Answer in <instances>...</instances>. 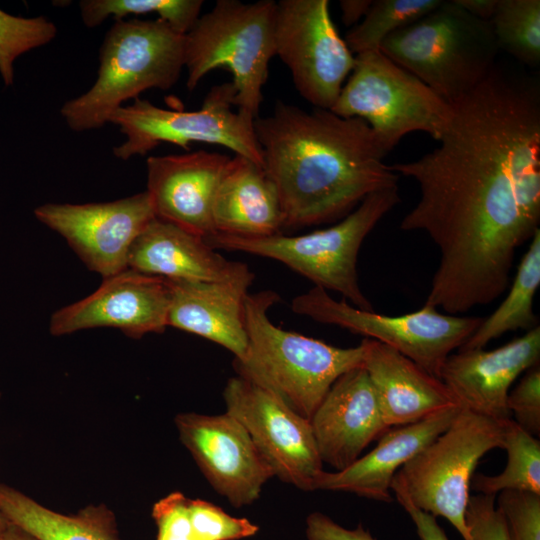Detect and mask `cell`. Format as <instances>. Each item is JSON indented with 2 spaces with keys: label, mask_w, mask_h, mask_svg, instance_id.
I'll use <instances>...</instances> for the list:
<instances>
[{
  "label": "cell",
  "mask_w": 540,
  "mask_h": 540,
  "mask_svg": "<svg viewBox=\"0 0 540 540\" xmlns=\"http://www.w3.org/2000/svg\"><path fill=\"white\" fill-rule=\"evenodd\" d=\"M254 130L284 228L343 219L368 195L398 186L399 175L384 162L388 153L361 118L277 101Z\"/></svg>",
  "instance_id": "1"
},
{
  "label": "cell",
  "mask_w": 540,
  "mask_h": 540,
  "mask_svg": "<svg viewBox=\"0 0 540 540\" xmlns=\"http://www.w3.org/2000/svg\"><path fill=\"white\" fill-rule=\"evenodd\" d=\"M272 290L249 293L245 302L248 348L234 368L310 420L334 382L362 367L363 347L339 348L297 332L283 330L269 318L279 302Z\"/></svg>",
  "instance_id": "2"
},
{
  "label": "cell",
  "mask_w": 540,
  "mask_h": 540,
  "mask_svg": "<svg viewBox=\"0 0 540 540\" xmlns=\"http://www.w3.org/2000/svg\"><path fill=\"white\" fill-rule=\"evenodd\" d=\"M184 67L185 34L159 18L115 20L99 49L94 84L66 101L60 114L73 131L98 129L125 101L147 89L173 87Z\"/></svg>",
  "instance_id": "3"
},
{
  "label": "cell",
  "mask_w": 540,
  "mask_h": 540,
  "mask_svg": "<svg viewBox=\"0 0 540 540\" xmlns=\"http://www.w3.org/2000/svg\"><path fill=\"white\" fill-rule=\"evenodd\" d=\"M379 50L451 105L488 76L499 52L490 22L454 0L392 33Z\"/></svg>",
  "instance_id": "4"
},
{
  "label": "cell",
  "mask_w": 540,
  "mask_h": 540,
  "mask_svg": "<svg viewBox=\"0 0 540 540\" xmlns=\"http://www.w3.org/2000/svg\"><path fill=\"white\" fill-rule=\"evenodd\" d=\"M401 201L398 186L368 195L340 222L299 236L243 237L216 233L213 249L240 251L279 261L315 286L343 295L356 308L372 311L357 273L360 247L376 224Z\"/></svg>",
  "instance_id": "5"
},
{
  "label": "cell",
  "mask_w": 540,
  "mask_h": 540,
  "mask_svg": "<svg viewBox=\"0 0 540 540\" xmlns=\"http://www.w3.org/2000/svg\"><path fill=\"white\" fill-rule=\"evenodd\" d=\"M276 2L218 0L185 34L186 86L193 91L209 72H231L238 111L259 117L269 63L275 56Z\"/></svg>",
  "instance_id": "6"
},
{
  "label": "cell",
  "mask_w": 540,
  "mask_h": 540,
  "mask_svg": "<svg viewBox=\"0 0 540 540\" xmlns=\"http://www.w3.org/2000/svg\"><path fill=\"white\" fill-rule=\"evenodd\" d=\"M365 120L389 153L408 133L422 131L439 140L452 105L380 50L355 56L354 67L331 109Z\"/></svg>",
  "instance_id": "7"
},
{
  "label": "cell",
  "mask_w": 540,
  "mask_h": 540,
  "mask_svg": "<svg viewBox=\"0 0 540 540\" xmlns=\"http://www.w3.org/2000/svg\"><path fill=\"white\" fill-rule=\"evenodd\" d=\"M506 420L461 408L450 426L394 476L416 507L448 520L463 540H471L465 513L475 468L486 453L503 448Z\"/></svg>",
  "instance_id": "8"
},
{
  "label": "cell",
  "mask_w": 540,
  "mask_h": 540,
  "mask_svg": "<svg viewBox=\"0 0 540 540\" xmlns=\"http://www.w3.org/2000/svg\"><path fill=\"white\" fill-rule=\"evenodd\" d=\"M232 83L211 87L202 106L195 111H178L158 107L148 100L134 102L117 109L109 123L118 125L126 140L113 148L116 158L128 160L149 151L163 142L188 150L194 142L215 144L234 151L263 167L254 121L238 111L234 103ZM264 168V167H263Z\"/></svg>",
  "instance_id": "9"
},
{
  "label": "cell",
  "mask_w": 540,
  "mask_h": 540,
  "mask_svg": "<svg viewBox=\"0 0 540 540\" xmlns=\"http://www.w3.org/2000/svg\"><path fill=\"white\" fill-rule=\"evenodd\" d=\"M291 308L317 322L388 345L437 378L447 357L469 339L483 320L442 314L427 305L404 315H382L356 308L345 299L335 300L317 286L296 296Z\"/></svg>",
  "instance_id": "10"
},
{
  "label": "cell",
  "mask_w": 540,
  "mask_h": 540,
  "mask_svg": "<svg viewBox=\"0 0 540 540\" xmlns=\"http://www.w3.org/2000/svg\"><path fill=\"white\" fill-rule=\"evenodd\" d=\"M275 56L287 66L298 93L331 110L355 56L330 15L328 0H280L274 16Z\"/></svg>",
  "instance_id": "11"
},
{
  "label": "cell",
  "mask_w": 540,
  "mask_h": 540,
  "mask_svg": "<svg viewBox=\"0 0 540 540\" xmlns=\"http://www.w3.org/2000/svg\"><path fill=\"white\" fill-rule=\"evenodd\" d=\"M223 398L226 412L246 429L274 476L302 491H314L324 470L310 421L239 375L227 381Z\"/></svg>",
  "instance_id": "12"
},
{
  "label": "cell",
  "mask_w": 540,
  "mask_h": 540,
  "mask_svg": "<svg viewBox=\"0 0 540 540\" xmlns=\"http://www.w3.org/2000/svg\"><path fill=\"white\" fill-rule=\"evenodd\" d=\"M34 215L103 279L128 268L134 240L155 218L146 191L111 202L46 203L36 207Z\"/></svg>",
  "instance_id": "13"
},
{
  "label": "cell",
  "mask_w": 540,
  "mask_h": 540,
  "mask_svg": "<svg viewBox=\"0 0 540 540\" xmlns=\"http://www.w3.org/2000/svg\"><path fill=\"white\" fill-rule=\"evenodd\" d=\"M179 439L212 488L239 508L254 503L275 477L250 435L227 412L176 415Z\"/></svg>",
  "instance_id": "14"
},
{
  "label": "cell",
  "mask_w": 540,
  "mask_h": 540,
  "mask_svg": "<svg viewBox=\"0 0 540 540\" xmlns=\"http://www.w3.org/2000/svg\"><path fill=\"white\" fill-rule=\"evenodd\" d=\"M170 288L167 279L127 268L104 278L93 293L55 311L49 323L54 336L110 327L139 339L168 327Z\"/></svg>",
  "instance_id": "15"
},
{
  "label": "cell",
  "mask_w": 540,
  "mask_h": 540,
  "mask_svg": "<svg viewBox=\"0 0 540 540\" xmlns=\"http://www.w3.org/2000/svg\"><path fill=\"white\" fill-rule=\"evenodd\" d=\"M540 326L493 350L458 349L445 360L439 379L463 409L496 420L511 418L507 397L514 381L539 364Z\"/></svg>",
  "instance_id": "16"
},
{
  "label": "cell",
  "mask_w": 540,
  "mask_h": 540,
  "mask_svg": "<svg viewBox=\"0 0 540 540\" xmlns=\"http://www.w3.org/2000/svg\"><path fill=\"white\" fill-rule=\"evenodd\" d=\"M229 160L205 150L148 157L146 192L155 217L205 240L216 234L212 206Z\"/></svg>",
  "instance_id": "17"
},
{
  "label": "cell",
  "mask_w": 540,
  "mask_h": 540,
  "mask_svg": "<svg viewBox=\"0 0 540 540\" xmlns=\"http://www.w3.org/2000/svg\"><path fill=\"white\" fill-rule=\"evenodd\" d=\"M309 421L322 462L335 471L354 463L390 428L363 367L340 376Z\"/></svg>",
  "instance_id": "18"
},
{
  "label": "cell",
  "mask_w": 540,
  "mask_h": 540,
  "mask_svg": "<svg viewBox=\"0 0 540 540\" xmlns=\"http://www.w3.org/2000/svg\"><path fill=\"white\" fill-rule=\"evenodd\" d=\"M254 273L219 281L168 280L170 304L168 326L219 344L245 357L248 348L245 302Z\"/></svg>",
  "instance_id": "19"
},
{
  "label": "cell",
  "mask_w": 540,
  "mask_h": 540,
  "mask_svg": "<svg viewBox=\"0 0 540 540\" xmlns=\"http://www.w3.org/2000/svg\"><path fill=\"white\" fill-rule=\"evenodd\" d=\"M360 344L362 367L375 389L388 427L412 424L459 406L439 378L394 348L367 338Z\"/></svg>",
  "instance_id": "20"
},
{
  "label": "cell",
  "mask_w": 540,
  "mask_h": 540,
  "mask_svg": "<svg viewBox=\"0 0 540 540\" xmlns=\"http://www.w3.org/2000/svg\"><path fill=\"white\" fill-rule=\"evenodd\" d=\"M455 406L418 422L389 428L375 448L347 468L318 477L315 490L348 492L390 503L391 483L399 469L445 431L459 413Z\"/></svg>",
  "instance_id": "21"
},
{
  "label": "cell",
  "mask_w": 540,
  "mask_h": 540,
  "mask_svg": "<svg viewBox=\"0 0 540 540\" xmlns=\"http://www.w3.org/2000/svg\"><path fill=\"white\" fill-rule=\"evenodd\" d=\"M128 268L168 280L219 281L249 267L226 259L204 238L173 223L153 218L134 240Z\"/></svg>",
  "instance_id": "22"
},
{
  "label": "cell",
  "mask_w": 540,
  "mask_h": 540,
  "mask_svg": "<svg viewBox=\"0 0 540 540\" xmlns=\"http://www.w3.org/2000/svg\"><path fill=\"white\" fill-rule=\"evenodd\" d=\"M216 233L263 237L280 234L284 217L277 189L264 168L241 155L226 166L212 206Z\"/></svg>",
  "instance_id": "23"
},
{
  "label": "cell",
  "mask_w": 540,
  "mask_h": 540,
  "mask_svg": "<svg viewBox=\"0 0 540 540\" xmlns=\"http://www.w3.org/2000/svg\"><path fill=\"white\" fill-rule=\"evenodd\" d=\"M0 511L10 525L36 540H121L115 515L104 504L66 515L0 483Z\"/></svg>",
  "instance_id": "24"
},
{
  "label": "cell",
  "mask_w": 540,
  "mask_h": 540,
  "mask_svg": "<svg viewBox=\"0 0 540 540\" xmlns=\"http://www.w3.org/2000/svg\"><path fill=\"white\" fill-rule=\"evenodd\" d=\"M540 285V229L530 239L506 298L459 349H482L509 331L538 326L533 300Z\"/></svg>",
  "instance_id": "25"
},
{
  "label": "cell",
  "mask_w": 540,
  "mask_h": 540,
  "mask_svg": "<svg viewBox=\"0 0 540 540\" xmlns=\"http://www.w3.org/2000/svg\"><path fill=\"white\" fill-rule=\"evenodd\" d=\"M507 452L504 470L493 476L473 475L470 489L478 494L497 495L502 491H526L540 495V441L512 418L504 424L503 448Z\"/></svg>",
  "instance_id": "26"
},
{
  "label": "cell",
  "mask_w": 540,
  "mask_h": 540,
  "mask_svg": "<svg viewBox=\"0 0 540 540\" xmlns=\"http://www.w3.org/2000/svg\"><path fill=\"white\" fill-rule=\"evenodd\" d=\"M489 22L499 51L524 65L539 66V0H498Z\"/></svg>",
  "instance_id": "27"
},
{
  "label": "cell",
  "mask_w": 540,
  "mask_h": 540,
  "mask_svg": "<svg viewBox=\"0 0 540 540\" xmlns=\"http://www.w3.org/2000/svg\"><path fill=\"white\" fill-rule=\"evenodd\" d=\"M443 0H376L364 18L350 28L345 42L351 52L359 54L379 50L383 41L397 30L415 22Z\"/></svg>",
  "instance_id": "28"
},
{
  "label": "cell",
  "mask_w": 540,
  "mask_h": 540,
  "mask_svg": "<svg viewBox=\"0 0 540 540\" xmlns=\"http://www.w3.org/2000/svg\"><path fill=\"white\" fill-rule=\"evenodd\" d=\"M202 0H82L80 15L88 28L102 24L108 17L115 20L128 15L154 13L180 34H186L200 17Z\"/></svg>",
  "instance_id": "29"
},
{
  "label": "cell",
  "mask_w": 540,
  "mask_h": 540,
  "mask_svg": "<svg viewBox=\"0 0 540 540\" xmlns=\"http://www.w3.org/2000/svg\"><path fill=\"white\" fill-rule=\"evenodd\" d=\"M56 34V25L44 16L26 18L0 9V76L5 86L14 83L15 60L50 43Z\"/></svg>",
  "instance_id": "30"
},
{
  "label": "cell",
  "mask_w": 540,
  "mask_h": 540,
  "mask_svg": "<svg viewBox=\"0 0 540 540\" xmlns=\"http://www.w3.org/2000/svg\"><path fill=\"white\" fill-rule=\"evenodd\" d=\"M189 512L196 540H239L259 530L248 519L233 517L202 499L189 498Z\"/></svg>",
  "instance_id": "31"
},
{
  "label": "cell",
  "mask_w": 540,
  "mask_h": 540,
  "mask_svg": "<svg viewBox=\"0 0 540 540\" xmlns=\"http://www.w3.org/2000/svg\"><path fill=\"white\" fill-rule=\"evenodd\" d=\"M510 540H540V495L526 491H502L496 495Z\"/></svg>",
  "instance_id": "32"
},
{
  "label": "cell",
  "mask_w": 540,
  "mask_h": 540,
  "mask_svg": "<svg viewBox=\"0 0 540 540\" xmlns=\"http://www.w3.org/2000/svg\"><path fill=\"white\" fill-rule=\"evenodd\" d=\"M510 416L526 432L540 435V368L539 364L527 370L507 397Z\"/></svg>",
  "instance_id": "33"
},
{
  "label": "cell",
  "mask_w": 540,
  "mask_h": 540,
  "mask_svg": "<svg viewBox=\"0 0 540 540\" xmlns=\"http://www.w3.org/2000/svg\"><path fill=\"white\" fill-rule=\"evenodd\" d=\"M157 526L156 540H196L192 528L189 498L181 492H172L152 507Z\"/></svg>",
  "instance_id": "34"
},
{
  "label": "cell",
  "mask_w": 540,
  "mask_h": 540,
  "mask_svg": "<svg viewBox=\"0 0 540 540\" xmlns=\"http://www.w3.org/2000/svg\"><path fill=\"white\" fill-rule=\"evenodd\" d=\"M465 520L471 540H510L495 495H470Z\"/></svg>",
  "instance_id": "35"
},
{
  "label": "cell",
  "mask_w": 540,
  "mask_h": 540,
  "mask_svg": "<svg viewBox=\"0 0 540 540\" xmlns=\"http://www.w3.org/2000/svg\"><path fill=\"white\" fill-rule=\"evenodd\" d=\"M308 540H377L361 523L347 529L321 512H313L306 518Z\"/></svg>",
  "instance_id": "36"
},
{
  "label": "cell",
  "mask_w": 540,
  "mask_h": 540,
  "mask_svg": "<svg viewBox=\"0 0 540 540\" xmlns=\"http://www.w3.org/2000/svg\"><path fill=\"white\" fill-rule=\"evenodd\" d=\"M396 500L413 521L420 540H449L437 523L436 517L416 507L401 485L393 478L391 483Z\"/></svg>",
  "instance_id": "37"
},
{
  "label": "cell",
  "mask_w": 540,
  "mask_h": 540,
  "mask_svg": "<svg viewBox=\"0 0 540 540\" xmlns=\"http://www.w3.org/2000/svg\"><path fill=\"white\" fill-rule=\"evenodd\" d=\"M372 1L370 0H342L340 1L342 21L347 26L357 25L368 12Z\"/></svg>",
  "instance_id": "38"
},
{
  "label": "cell",
  "mask_w": 540,
  "mask_h": 540,
  "mask_svg": "<svg viewBox=\"0 0 540 540\" xmlns=\"http://www.w3.org/2000/svg\"><path fill=\"white\" fill-rule=\"evenodd\" d=\"M498 0H454L472 16L489 21L494 14Z\"/></svg>",
  "instance_id": "39"
},
{
  "label": "cell",
  "mask_w": 540,
  "mask_h": 540,
  "mask_svg": "<svg viewBox=\"0 0 540 540\" xmlns=\"http://www.w3.org/2000/svg\"><path fill=\"white\" fill-rule=\"evenodd\" d=\"M0 540H36L34 537L24 532L23 530L10 525L2 535Z\"/></svg>",
  "instance_id": "40"
},
{
  "label": "cell",
  "mask_w": 540,
  "mask_h": 540,
  "mask_svg": "<svg viewBox=\"0 0 540 540\" xmlns=\"http://www.w3.org/2000/svg\"><path fill=\"white\" fill-rule=\"evenodd\" d=\"M8 526H9V523L7 522V520L4 518V516L2 515L0 511V538L5 533Z\"/></svg>",
  "instance_id": "41"
},
{
  "label": "cell",
  "mask_w": 540,
  "mask_h": 540,
  "mask_svg": "<svg viewBox=\"0 0 540 540\" xmlns=\"http://www.w3.org/2000/svg\"><path fill=\"white\" fill-rule=\"evenodd\" d=\"M0 398H1V393H0Z\"/></svg>",
  "instance_id": "42"
}]
</instances>
